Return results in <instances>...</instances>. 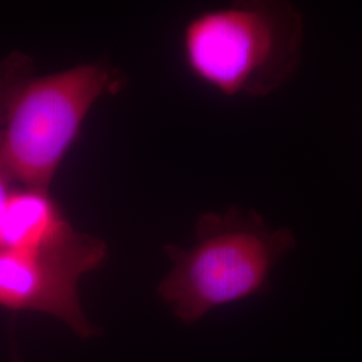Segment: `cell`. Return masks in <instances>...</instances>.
I'll return each instance as SVG.
<instances>
[{
	"mask_svg": "<svg viewBox=\"0 0 362 362\" xmlns=\"http://www.w3.org/2000/svg\"><path fill=\"white\" fill-rule=\"evenodd\" d=\"M79 276L33 255L0 250V306L11 311H39L64 321L78 336L98 334L82 311Z\"/></svg>",
	"mask_w": 362,
	"mask_h": 362,
	"instance_id": "5",
	"label": "cell"
},
{
	"mask_svg": "<svg viewBox=\"0 0 362 362\" xmlns=\"http://www.w3.org/2000/svg\"><path fill=\"white\" fill-rule=\"evenodd\" d=\"M33 74V59L22 52H11L0 62V127L15 91Z\"/></svg>",
	"mask_w": 362,
	"mask_h": 362,
	"instance_id": "6",
	"label": "cell"
},
{
	"mask_svg": "<svg viewBox=\"0 0 362 362\" xmlns=\"http://www.w3.org/2000/svg\"><path fill=\"white\" fill-rule=\"evenodd\" d=\"M115 66L89 62L18 88L0 127V167L21 187L50 189L91 107L127 85Z\"/></svg>",
	"mask_w": 362,
	"mask_h": 362,
	"instance_id": "3",
	"label": "cell"
},
{
	"mask_svg": "<svg viewBox=\"0 0 362 362\" xmlns=\"http://www.w3.org/2000/svg\"><path fill=\"white\" fill-rule=\"evenodd\" d=\"M303 18L285 0H245L207 8L181 33L185 69L223 97L262 98L294 77Z\"/></svg>",
	"mask_w": 362,
	"mask_h": 362,
	"instance_id": "1",
	"label": "cell"
},
{
	"mask_svg": "<svg viewBox=\"0 0 362 362\" xmlns=\"http://www.w3.org/2000/svg\"><path fill=\"white\" fill-rule=\"evenodd\" d=\"M0 250L33 255L79 278L107 258L104 240L76 230L50 189L15 187L0 219Z\"/></svg>",
	"mask_w": 362,
	"mask_h": 362,
	"instance_id": "4",
	"label": "cell"
},
{
	"mask_svg": "<svg viewBox=\"0 0 362 362\" xmlns=\"http://www.w3.org/2000/svg\"><path fill=\"white\" fill-rule=\"evenodd\" d=\"M296 243L291 230L272 228L254 209L208 211L196 219L192 246H165L172 269L158 297L181 322L194 324L215 308L260 293Z\"/></svg>",
	"mask_w": 362,
	"mask_h": 362,
	"instance_id": "2",
	"label": "cell"
},
{
	"mask_svg": "<svg viewBox=\"0 0 362 362\" xmlns=\"http://www.w3.org/2000/svg\"><path fill=\"white\" fill-rule=\"evenodd\" d=\"M18 187V184L6 173V170L0 167V219L3 214V208L6 206V202L13 188Z\"/></svg>",
	"mask_w": 362,
	"mask_h": 362,
	"instance_id": "7",
	"label": "cell"
}]
</instances>
